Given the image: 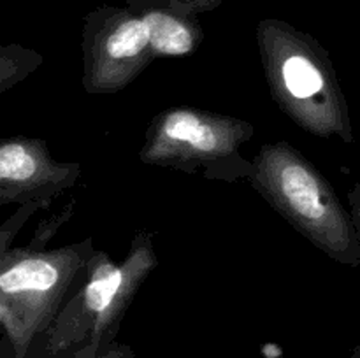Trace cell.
<instances>
[{"label":"cell","instance_id":"11","mask_svg":"<svg viewBox=\"0 0 360 358\" xmlns=\"http://www.w3.org/2000/svg\"><path fill=\"white\" fill-rule=\"evenodd\" d=\"M72 211H74V200L69 204V206L65 207V209L60 211L56 216H53V218H49V220L42 221L41 227L35 230L34 237H32V241L28 242V244H30L32 248L46 249V244L49 242V239H51L53 235H55V232L58 230V228L62 227V225L65 223L67 220H69L70 214H72Z\"/></svg>","mask_w":360,"mask_h":358},{"label":"cell","instance_id":"10","mask_svg":"<svg viewBox=\"0 0 360 358\" xmlns=\"http://www.w3.org/2000/svg\"><path fill=\"white\" fill-rule=\"evenodd\" d=\"M41 207H46V204L30 202L23 204V206H18V209L13 213V216L7 218V220L0 225V251L11 248V244H13V241L16 239V235L20 234L21 228L27 225V221L30 220Z\"/></svg>","mask_w":360,"mask_h":358},{"label":"cell","instance_id":"5","mask_svg":"<svg viewBox=\"0 0 360 358\" xmlns=\"http://www.w3.org/2000/svg\"><path fill=\"white\" fill-rule=\"evenodd\" d=\"M253 135L255 126L246 119L176 105L151 118L139 160L151 167L200 174L211 181H248L253 164L243 157L241 146Z\"/></svg>","mask_w":360,"mask_h":358},{"label":"cell","instance_id":"9","mask_svg":"<svg viewBox=\"0 0 360 358\" xmlns=\"http://www.w3.org/2000/svg\"><path fill=\"white\" fill-rule=\"evenodd\" d=\"M44 58L39 51L21 44H0V95L41 69Z\"/></svg>","mask_w":360,"mask_h":358},{"label":"cell","instance_id":"4","mask_svg":"<svg viewBox=\"0 0 360 358\" xmlns=\"http://www.w3.org/2000/svg\"><path fill=\"white\" fill-rule=\"evenodd\" d=\"M94 239L56 249L7 248L0 251V323L16 358H25L37 333L46 332L94 255Z\"/></svg>","mask_w":360,"mask_h":358},{"label":"cell","instance_id":"3","mask_svg":"<svg viewBox=\"0 0 360 358\" xmlns=\"http://www.w3.org/2000/svg\"><path fill=\"white\" fill-rule=\"evenodd\" d=\"M157 265L155 237L146 230L134 234L129 251L120 263L104 249L95 248L84 267L79 288L63 302L46 330L49 350L83 346L81 358H91L104 350Z\"/></svg>","mask_w":360,"mask_h":358},{"label":"cell","instance_id":"1","mask_svg":"<svg viewBox=\"0 0 360 358\" xmlns=\"http://www.w3.org/2000/svg\"><path fill=\"white\" fill-rule=\"evenodd\" d=\"M257 46L278 109L309 135L354 142L348 102L329 51L278 18L259 21Z\"/></svg>","mask_w":360,"mask_h":358},{"label":"cell","instance_id":"12","mask_svg":"<svg viewBox=\"0 0 360 358\" xmlns=\"http://www.w3.org/2000/svg\"><path fill=\"white\" fill-rule=\"evenodd\" d=\"M348 209H350L352 220H354L360 242V183H355L350 192H348Z\"/></svg>","mask_w":360,"mask_h":358},{"label":"cell","instance_id":"6","mask_svg":"<svg viewBox=\"0 0 360 358\" xmlns=\"http://www.w3.org/2000/svg\"><path fill=\"white\" fill-rule=\"evenodd\" d=\"M155 60L150 35L129 7L101 6L86 13L81 32V86L88 95H116Z\"/></svg>","mask_w":360,"mask_h":358},{"label":"cell","instance_id":"14","mask_svg":"<svg viewBox=\"0 0 360 358\" xmlns=\"http://www.w3.org/2000/svg\"><path fill=\"white\" fill-rule=\"evenodd\" d=\"M350 358H360V344L357 347H355L354 350V353H352V357Z\"/></svg>","mask_w":360,"mask_h":358},{"label":"cell","instance_id":"2","mask_svg":"<svg viewBox=\"0 0 360 358\" xmlns=\"http://www.w3.org/2000/svg\"><path fill=\"white\" fill-rule=\"evenodd\" d=\"M248 183L295 232L347 267L360 265V242L350 209L329 179L287 140L260 146Z\"/></svg>","mask_w":360,"mask_h":358},{"label":"cell","instance_id":"8","mask_svg":"<svg viewBox=\"0 0 360 358\" xmlns=\"http://www.w3.org/2000/svg\"><path fill=\"white\" fill-rule=\"evenodd\" d=\"M146 27L155 58H183L204 41L199 16L224 0H123Z\"/></svg>","mask_w":360,"mask_h":358},{"label":"cell","instance_id":"13","mask_svg":"<svg viewBox=\"0 0 360 358\" xmlns=\"http://www.w3.org/2000/svg\"><path fill=\"white\" fill-rule=\"evenodd\" d=\"M91 358H132V351L123 344H108L104 350H101Z\"/></svg>","mask_w":360,"mask_h":358},{"label":"cell","instance_id":"7","mask_svg":"<svg viewBox=\"0 0 360 358\" xmlns=\"http://www.w3.org/2000/svg\"><path fill=\"white\" fill-rule=\"evenodd\" d=\"M83 167L60 161L41 137L0 139V207L42 202L46 206L77 185Z\"/></svg>","mask_w":360,"mask_h":358}]
</instances>
